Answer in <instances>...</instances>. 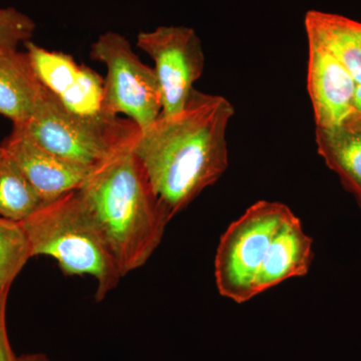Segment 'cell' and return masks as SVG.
I'll return each instance as SVG.
<instances>
[{
	"instance_id": "6da1fadb",
	"label": "cell",
	"mask_w": 361,
	"mask_h": 361,
	"mask_svg": "<svg viewBox=\"0 0 361 361\" xmlns=\"http://www.w3.org/2000/svg\"><path fill=\"white\" fill-rule=\"evenodd\" d=\"M234 113L226 97L195 89L184 110L159 116L137 137L135 156L172 219L227 170L226 134Z\"/></svg>"
},
{
	"instance_id": "7a4b0ae2",
	"label": "cell",
	"mask_w": 361,
	"mask_h": 361,
	"mask_svg": "<svg viewBox=\"0 0 361 361\" xmlns=\"http://www.w3.org/2000/svg\"><path fill=\"white\" fill-rule=\"evenodd\" d=\"M134 144L92 169L78 189L123 277L148 262L172 220L135 156Z\"/></svg>"
},
{
	"instance_id": "3957f363",
	"label": "cell",
	"mask_w": 361,
	"mask_h": 361,
	"mask_svg": "<svg viewBox=\"0 0 361 361\" xmlns=\"http://www.w3.org/2000/svg\"><path fill=\"white\" fill-rule=\"evenodd\" d=\"M30 255L47 256L63 274L90 275L102 301L120 283V267L108 240L78 190L44 203L23 223Z\"/></svg>"
},
{
	"instance_id": "277c9868",
	"label": "cell",
	"mask_w": 361,
	"mask_h": 361,
	"mask_svg": "<svg viewBox=\"0 0 361 361\" xmlns=\"http://www.w3.org/2000/svg\"><path fill=\"white\" fill-rule=\"evenodd\" d=\"M47 151L92 171L137 141L141 132L129 118L71 115L51 92L32 118L13 127Z\"/></svg>"
},
{
	"instance_id": "5b68a950",
	"label": "cell",
	"mask_w": 361,
	"mask_h": 361,
	"mask_svg": "<svg viewBox=\"0 0 361 361\" xmlns=\"http://www.w3.org/2000/svg\"><path fill=\"white\" fill-rule=\"evenodd\" d=\"M293 214L279 202L259 201L221 237L215 278L221 295L244 303L257 294V280L280 226Z\"/></svg>"
},
{
	"instance_id": "8992f818",
	"label": "cell",
	"mask_w": 361,
	"mask_h": 361,
	"mask_svg": "<svg viewBox=\"0 0 361 361\" xmlns=\"http://www.w3.org/2000/svg\"><path fill=\"white\" fill-rule=\"evenodd\" d=\"M90 54L108 71L104 84V113L128 116L141 133L151 128L163 109L155 70L145 65L129 40L115 32L99 35Z\"/></svg>"
},
{
	"instance_id": "52a82bcc",
	"label": "cell",
	"mask_w": 361,
	"mask_h": 361,
	"mask_svg": "<svg viewBox=\"0 0 361 361\" xmlns=\"http://www.w3.org/2000/svg\"><path fill=\"white\" fill-rule=\"evenodd\" d=\"M137 45L155 63L161 92L160 116L168 118L184 110L194 85L203 75L205 54L200 37L187 26H160L137 35Z\"/></svg>"
},
{
	"instance_id": "ba28073f",
	"label": "cell",
	"mask_w": 361,
	"mask_h": 361,
	"mask_svg": "<svg viewBox=\"0 0 361 361\" xmlns=\"http://www.w3.org/2000/svg\"><path fill=\"white\" fill-rule=\"evenodd\" d=\"M25 47L39 82L68 113L85 118L108 116L103 109L104 78L96 71L71 54L49 51L32 40Z\"/></svg>"
},
{
	"instance_id": "9c48e42d",
	"label": "cell",
	"mask_w": 361,
	"mask_h": 361,
	"mask_svg": "<svg viewBox=\"0 0 361 361\" xmlns=\"http://www.w3.org/2000/svg\"><path fill=\"white\" fill-rule=\"evenodd\" d=\"M357 82L322 45L308 39L307 89L316 128L330 129L355 113Z\"/></svg>"
},
{
	"instance_id": "30bf717a",
	"label": "cell",
	"mask_w": 361,
	"mask_h": 361,
	"mask_svg": "<svg viewBox=\"0 0 361 361\" xmlns=\"http://www.w3.org/2000/svg\"><path fill=\"white\" fill-rule=\"evenodd\" d=\"M0 148L16 161L42 203L80 189L90 173L42 148L14 128Z\"/></svg>"
},
{
	"instance_id": "8fae6325",
	"label": "cell",
	"mask_w": 361,
	"mask_h": 361,
	"mask_svg": "<svg viewBox=\"0 0 361 361\" xmlns=\"http://www.w3.org/2000/svg\"><path fill=\"white\" fill-rule=\"evenodd\" d=\"M49 90L39 82L26 52L0 49V115L21 127L37 113Z\"/></svg>"
},
{
	"instance_id": "7c38bea8",
	"label": "cell",
	"mask_w": 361,
	"mask_h": 361,
	"mask_svg": "<svg viewBox=\"0 0 361 361\" xmlns=\"http://www.w3.org/2000/svg\"><path fill=\"white\" fill-rule=\"evenodd\" d=\"M313 240L304 232L300 220L292 214L273 239L268 257L257 280V294L285 280L307 274L313 260Z\"/></svg>"
},
{
	"instance_id": "4fadbf2b",
	"label": "cell",
	"mask_w": 361,
	"mask_h": 361,
	"mask_svg": "<svg viewBox=\"0 0 361 361\" xmlns=\"http://www.w3.org/2000/svg\"><path fill=\"white\" fill-rule=\"evenodd\" d=\"M318 154L361 208V115L330 129H315Z\"/></svg>"
},
{
	"instance_id": "5bb4252c",
	"label": "cell",
	"mask_w": 361,
	"mask_h": 361,
	"mask_svg": "<svg viewBox=\"0 0 361 361\" xmlns=\"http://www.w3.org/2000/svg\"><path fill=\"white\" fill-rule=\"evenodd\" d=\"M304 25L307 39L322 45L361 84V23L339 14L310 11Z\"/></svg>"
},
{
	"instance_id": "9a60e30c",
	"label": "cell",
	"mask_w": 361,
	"mask_h": 361,
	"mask_svg": "<svg viewBox=\"0 0 361 361\" xmlns=\"http://www.w3.org/2000/svg\"><path fill=\"white\" fill-rule=\"evenodd\" d=\"M42 204L16 161L0 148V218L23 223Z\"/></svg>"
},
{
	"instance_id": "2e32d148",
	"label": "cell",
	"mask_w": 361,
	"mask_h": 361,
	"mask_svg": "<svg viewBox=\"0 0 361 361\" xmlns=\"http://www.w3.org/2000/svg\"><path fill=\"white\" fill-rule=\"evenodd\" d=\"M30 258L23 224L0 218V301L8 297L11 285Z\"/></svg>"
},
{
	"instance_id": "e0dca14e",
	"label": "cell",
	"mask_w": 361,
	"mask_h": 361,
	"mask_svg": "<svg viewBox=\"0 0 361 361\" xmlns=\"http://www.w3.org/2000/svg\"><path fill=\"white\" fill-rule=\"evenodd\" d=\"M35 20L14 7H0V49H18V45L32 40Z\"/></svg>"
},
{
	"instance_id": "ac0fdd59",
	"label": "cell",
	"mask_w": 361,
	"mask_h": 361,
	"mask_svg": "<svg viewBox=\"0 0 361 361\" xmlns=\"http://www.w3.org/2000/svg\"><path fill=\"white\" fill-rule=\"evenodd\" d=\"M7 299L0 301V361H20V357L16 355L7 331L6 308Z\"/></svg>"
},
{
	"instance_id": "d6986e66",
	"label": "cell",
	"mask_w": 361,
	"mask_h": 361,
	"mask_svg": "<svg viewBox=\"0 0 361 361\" xmlns=\"http://www.w3.org/2000/svg\"><path fill=\"white\" fill-rule=\"evenodd\" d=\"M18 357H20V361H54L44 353H28V355H23Z\"/></svg>"
},
{
	"instance_id": "ffe728a7",
	"label": "cell",
	"mask_w": 361,
	"mask_h": 361,
	"mask_svg": "<svg viewBox=\"0 0 361 361\" xmlns=\"http://www.w3.org/2000/svg\"><path fill=\"white\" fill-rule=\"evenodd\" d=\"M355 113L361 115V84L356 87L355 96Z\"/></svg>"
}]
</instances>
